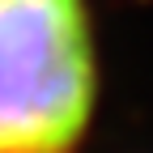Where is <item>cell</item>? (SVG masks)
Listing matches in <instances>:
<instances>
[{
    "instance_id": "1",
    "label": "cell",
    "mask_w": 153,
    "mask_h": 153,
    "mask_svg": "<svg viewBox=\"0 0 153 153\" xmlns=\"http://www.w3.org/2000/svg\"><path fill=\"white\" fill-rule=\"evenodd\" d=\"M89 102L85 0H0V153H68Z\"/></svg>"
}]
</instances>
